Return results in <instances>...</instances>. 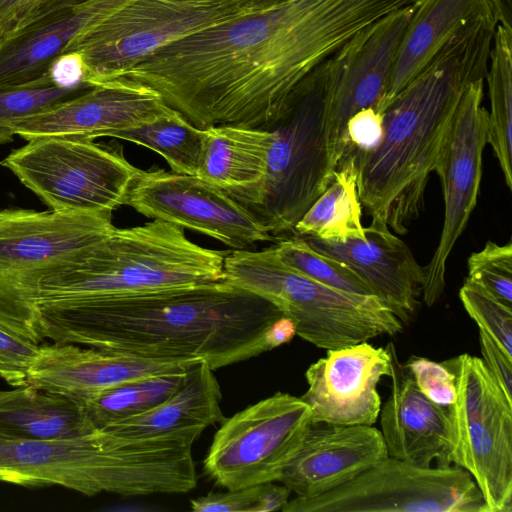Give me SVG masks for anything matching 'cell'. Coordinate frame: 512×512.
Returning <instances> with one entry per match:
<instances>
[{
  "mask_svg": "<svg viewBox=\"0 0 512 512\" xmlns=\"http://www.w3.org/2000/svg\"><path fill=\"white\" fill-rule=\"evenodd\" d=\"M410 2L279 0L170 43L113 80L150 88L201 129H267L342 45Z\"/></svg>",
  "mask_w": 512,
  "mask_h": 512,
  "instance_id": "obj_1",
  "label": "cell"
},
{
  "mask_svg": "<svg viewBox=\"0 0 512 512\" xmlns=\"http://www.w3.org/2000/svg\"><path fill=\"white\" fill-rule=\"evenodd\" d=\"M43 339L149 358H195L213 370L269 351L284 316L225 279L120 297L36 306Z\"/></svg>",
  "mask_w": 512,
  "mask_h": 512,
  "instance_id": "obj_2",
  "label": "cell"
},
{
  "mask_svg": "<svg viewBox=\"0 0 512 512\" xmlns=\"http://www.w3.org/2000/svg\"><path fill=\"white\" fill-rule=\"evenodd\" d=\"M498 22L482 7L383 112L379 143L352 152L362 208L404 235L425 206V191L466 88L486 77ZM348 156V155H347Z\"/></svg>",
  "mask_w": 512,
  "mask_h": 512,
  "instance_id": "obj_3",
  "label": "cell"
},
{
  "mask_svg": "<svg viewBox=\"0 0 512 512\" xmlns=\"http://www.w3.org/2000/svg\"><path fill=\"white\" fill-rule=\"evenodd\" d=\"M198 435L125 439L104 430L28 439L0 431V482L61 486L87 496L177 494L197 485L192 445Z\"/></svg>",
  "mask_w": 512,
  "mask_h": 512,
  "instance_id": "obj_4",
  "label": "cell"
},
{
  "mask_svg": "<svg viewBox=\"0 0 512 512\" xmlns=\"http://www.w3.org/2000/svg\"><path fill=\"white\" fill-rule=\"evenodd\" d=\"M227 253L201 247L183 228L152 220L114 228L99 242L41 273L26 296L43 303L120 297L224 279Z\"/></svg>",
  "mask_w": 512,
  "mask_h": 512,
  "instance_id": "obj_5",
  "label": "cell"
},
{
  "mask_svg": "<svg viewBox=\"0 0 512 512\" xmlns=\"http://www.w3.org/2000/svg\"><path fill=\"white\" fill-rule=\"evenodd\" d=\"M224 279L263 297L292 320L296 335L325 350L396 335L403 322L374 295L349 293L283 263L274 247L226 254Z\"/></svg>",
  "mask_w": 512,
  "mask_h": 512,
  "instance_id": "obj_6",
  "label": "cell"
},
{
  "mask_svg": "<svg viewBox=\"0 0 512 512\" xmlns=\"http://www.w3.org/2000/svg\"><path fill=\"white\" fill-rule=\"evenodd\" d=\"M274 134L268 172L248 208L274 236L291 231L328 188L339 166L331 137L323 64L300 86Z\"/></svg>",
  "mask_w": 512,
  "mask_h": 512,
  "instance_id": "obj_7",
  "label": "cell"
},
{
  "mask_svg": "<svg viewBox=\"0 0 512 512\" xmlns=\"http://www.w3.org/2000/svg\"><path fill=\"white\" fill-rule=\"evenodd\" d=\"M265 5L258 0H111L108 12L75 44L85 84L113 80L158 49Z\"/></svg>",
  "mask_w": 512,
  "mask_h": 512,
  "instance_id": "obj_8",
  "label": "cell"
},
{
  "mask_svg": "<svg viewBox=\"0 0 512 512\" xmlns=\"http://www.w3.org/2000/svg\"><path fill=\"white\" fill-rule=\"evenodd\" d=\"M112 214L0 210V327L40 344L26 296L36 278L109 235Z\"/></svg>",
  "mask_w": 512,
  "mask_h": 512,
  "instance_id": "obj_9",
  "label": "cell"
},
{
  "mask_svg": "<svg viewBox=\"0 0 512 512\" xmlns=\"http://www.w3.org/2000/svg\"><path fill=\"white\" fill-rule=\"evenodd\" d=\"M0 165L51 210L112 214L126 205L139 169L122 150L90 139L39 137L13 150Z\"/></svg>",
  "mask_w": 512,
  "mask_h": 512,
  "instance_id": "obj_10",
  "label": "cell"
},
{
  "mask_svg": "<svg viewBox=\"0 0 512 512\" xmlns=\"http://www.w3.org/2000/svg\"><path fill=\"white\" fill-rule=\"evenodd\" d=\"M442 362L456 383L455 401L447 406V465L472 476L487 512H512V400L482 359L464 353Z\"/></svg>",
  "mask_w": 512,
  "mask_h": 512,
  "instance_id": "obj_11",
  "label": "cell"
},
{
  "mask_svg": "<svg viewBox=\"0 0 512 512\" xmlns=\"http://www.w3.org/2000/svg\"><path fill=\"white\" fill-rule=\"evenodd\" d=\"M281 511L487 512V507L463 468L421 467L388 456L337 488L288 500Z\"/></svg>",
  "mask_w": 512,
  "mask_h": 512,
  "instance_id": "obj_12",
  "label": "cell"
},
{
  "mask_svg": "<svg viewBox=\"0 0 512 512\" xmlns=\"http://www.w3.org/2000/svg\"><path fill=\"white\" fill-rule=\"evenodd\" d=\"M312 422L301 398L276 392L221 422L204 471L227 490L280 481Z\"/></svg>",
  "mask_w": 512,
  "mask_h": 512,
  "instance_id": "obj_13",
  "label": "cell"
},
{
  "mask_svg": "<svg viewBox=\"0 0 512 512\" xmlns=\"http://www.w3.org/2000/svg\"><path fill=\"white\" fill-rule=\"evenodd\" d=\"M483 81L471 83L463 93L434 167L442 184L444 221L438 246L424 267L422 294L428 306L444 291L448 258L477 204L488 144Z\"/></svg>",
  "mask_w": 512,
  "mask_h": 512,
  "instance_id": "obj_14",
  "label": "cell"
},
{
  "mask_svg": "<svg viewBox=\"0 0 512 512\" xmlns=\"http://www.w3.org/2000/svg\"><path fill=\"white\" fill-rule=\"evenodd\" d=\"M126 205L153 220L214 238L233 250L274 239L248 207L196 175L140 170Z\"/></svg>",
  "mask_w": 512,
  "mask_h": 512,
  "instance_id": "obj_15",
  "label": "cell"
},
{
  "mask_svg": "<svg viewBox=\"0 0 512 512\" xmlns=\"http://www.w3.org/2000/svg\"><path fill=\"white\" fill-rule=\"evenodd\" d=\"M415 3L357 32L323 63L334 152L341 163L346 124L364 108H375L389 84L397 51Z\"/></svg>",
  "mask_w": 512,
  "mask_h": 512,
  "instance_id": "obj_16",
  "label": "cell"
},
{
  "mask_svg": "<svg viewBox=\"0 0 512 512\" xmlns=\"http://www.w3.org/2000/svg\"><path fill=\"white\" fill-rule=\"evenodd\" d=\"M392 371L389 346L365 341L329 349L306 370L308 389L300 398L310 407L313 422L370 426L381 410L377 385Z\"/></svg>",
  "mask_w": 512,
  "mask_h": 512,
  "instance_id": "obj_17",
  "label": "cell"
},
{
  "mask_svg": "<svg viewBox=\"0 0 512 512\" xmlns=\"http://www.w3.org/2000/svg\"><path fill=\"white\" fill-rule=\"evenodd\" d=\"M167 107L150 88L112 80L91 86L67 101L19 120L15 133L27 141L50 136L94 140L142 124Z\"/></svg>",
  "mask_w": 512,
  "mask_h": 512,
  "instance_id": "obj_18",
  "label": "cell"
},
{
  "mask_svg": "<svg viewBox=\"0 0 512 512\" xmlns=\"http://www.w3.org/2000/svg\"><path fill=\"white\" fill-rule=\"evenodd\" d=\"M197 360L200 359L149 358L52 342L39 345L27 382L42 390L74 397L132 380L184 373Z\"/></svg>",
  "mask_w": 512,
  "mask_h": 512,
  "instance_id": "obj_19",
  "label": "cell"
},
{
  "mask_svg": "<svg viewBox=\"0 0 512 512\" xmlns=\"http://www.w3.org/2000/svg\"><path fill=\"white\" fill-rule=\"evenodd\" d=\"M388 457L379 429L372 425L312 422L280 482L296 496L337 488Z\"/></svg>",
  "mask_w": 512,
  "mask_h": 512,
  "instance_id": "obj_20",
  "label": "cell"
},
{
  "mask_svg": "<svg viewBox=\"0 0 512 512\" xmlns=\"http://www.w3.org/2000/svg\"><path fill=\"white\" fill-rule=\"evenodd\" d=\"M317 251L351 268L403 322L414 315L425 270L406 243L383 222L371 220L365 239L328 241L304 237Z\"/></svg>",
  "mask_w": 512,
  "mask_h": 512,
  "instance_id": "obj_21",
  "label": "cell"
},
{
  "mask_svg": "<svg viewBox=\"0 0 512 512\" xmlns=\"http://www.w3.org/2000/svg\"><path fill=\"white\" fill-rule=\"evenodd\" d=\"M108 8L109 0H83L41 12L0 36V86L28 85L47 77L53 62L70 52Z\"/></svg>",
  "mask_w": 512,
  "mask_h": 512,
  "instance_id": "obj_22",
  "label": "cell"
},
{
  "mask_svg": "<svg viewBox=\"0 0 512 512\" xmlns=\"http://www.w3.org/2000/svg\"><path fill=\"white\" fill-rule=\"evenodd\" d=\"M392 388L379 413L381 435L389 457L430 467L447 465L450 420L447 406L434 403L418 389L411 374L399 366L393 345Z\"/></svg>",
  "mask_w": 512,
  "mask_h": 512,
  "instance_id": "obj_23",
  "label": "cell"
},
{
  "mask_svg": "<svg viewBox=\"0 0 512 512\" xmlns=\"http://www.w3.org/2000/svg\"><path fill=\"white\" fill-rule=\"evenodd\" d=\"M220 402L221 389L213 369L200 359L188 367L184 382L166 400L101 430L133 440L200 436L208 426L225 419Z\"/></svg>",
  "mask_w": 512,
  "mask_h": 512,
  "instance_id": "obj_24",
  "label": "cell"
},
{
  "mask_svg": "<svg viewBox=\"0 0 512 512\" xmlns=\"http://www.w3.org/2000/svg\"><path fill=\"white\" fill-rule=\"evenodd\" d=\"M205 131L204 150L196 176L223 189L248 207L265 182L273 132L240 125H216L205 128Z\"/></svg>",
  "mask_w": 512,
  "mask_h": 512,
  "instance_id": "obj_25",
  "label": "cell"
},
{
  "mask_svg": "<svg viewBox=\"0 0 512 512\" xmlns=\"http://www.w3.org/2000/svg\"><path fill=\"white\" fill-rule=\"evenodd\" d=\"M488 2L418 0L400 42L388 87L376 110L383 114L447 41Z\"/></svg>",
  "mask_w": 512,
  "mask_h": 512,
  "instance_id": "obj_26",
  "label": "cell"
},
{
  "mask_svg": "<svg viewBox=\"0 0 512 512\" xmlns=\"http://www.w3.org/2000/svg\"><path fill=\"white\" fill-rule=\"evenodd\" d=\"M69 397L27 384L0 390V431L28 439L68 438L96 430Z\"/></svg>",
  "mask_w": 512,
  "mask_h": 512,
  "instance_id": "obj_27",
  "label": "cell"
},
{
  "mask_svg": "<svg viewBox=\"0 0 512 512\" xmlns=\"http://www.w3.org/2000/svg\"><path fill=\"white\" fill-rule=\"evenodd\" d=\"M356 177L353 157L348 155L339 164L328 188L299 219L293 231L302 237L328 241L365 239Z\"/></svg>",
  "mask_w": 512,
  "mask_h": 512,
  "instance_id": "obj_28",
  "label": "cell"
},
{
  "mask_svg": "<svg viewBox=\"0 0 512 512\" xmlns=\"http://www.w3.org/2000/svg\"><path fill=\"white\" fill-rule=\"evenodd\" d=\"M110 137L156 152L166 160L174 173L197 175L206 131L193 125L181 113L168 106L152 119L137 126L117 130Z\"/></svg>",
  "mask_w": 512,
  "mask_h": 512,
  "instance_id": "obj_29",
  "label": "cell"
},
{
  "mask_svg": "<svg viewBox=\"0 0 512 512\" xmlns=\"http://www.w3.org/2000/svg\"><path fill=\"white\" fill-rule=\"evenodd\" d=\"M490 111L488 144L512 190V31L498 24L486 74Z\"/></svg>",
  "mask_w": 512,
  "mask_h": 512,
  "instance_id": "obj_30",
  "label": "cell"
},
{
  "mask_svg": "<svg viewBox=\"0 0 512 512\" xmlns=\"http://www.w3.org/2000/svg\"><path fill=\"white\" fill-rule=\"evenodd\" d=\"M186 372L132 380L69 398L82 408L95 428L104 429L166 400L182 385Z\"/></svg>",
  "mask_w": 512,
  "mask_h": 512,
  "instance_id": "obj_31",
  "label": "cell"
},
{
  "mask_svg": "<svg viewBox=\"0 0 512 512\" xmlns=\"http://www.w3.org/2000/svg\"><path fill=\"white\" fill-rule=\"evenodd\" d=\"M273 247L283 263L313 280L349 293L374 295L351 268L317 251L302 236L284 239Z\"/></svg>",
  "mask_w": 512,
  "mask_h": 512,
  "instance_id": "obj_32",
  "label": "cell"
},
{
  "mask_svg": "<svg viewBox=\"0 0 512 512\" xmlns=\"http://www.w3.org/2000/svg\"><path fill=\"white\" fill-rule=\"evenodd\" d=\"M91 86L61 87L49 75L42 80L21 86H0V145L13 141L19 120L45 111L67 101Z\"/></svg>",
  "mask_w": 512,
  "mask_h": 512,
  "instance_id": "obj_33",
  "label": "cell"
},
{
  "mask_svg": "<svg viewBox=\"0 0 512 512\" xmlns=\"http://www.w3.org/2000/svg\"><path fill=\"white\" fill-rule=\"evenodd\" d=\"M459 298L479 330L512 356V307L468 279L459 290Z\"/></svg>",
  "mask_w": 512,
  "mask_h": 512,
  "instance_id": "obj_34",
  "label": "cell"
},
{
  "mask_svg": "<svg viewBox=\"0 0 512 512\" xmlns=\"http://www.w3.org/2000/svg\"><path fill=\"white\" fill-rule=\"evenodd\" d=\"M466 279L512 307V243L504 245L488 241L467 261Z\"/></svg>",
  "mask_w": 512,
  "mask_h": 512,
  "instance_id": "obj_35",
  "label": "cell"
},
{
  "mask_svg": "<svg viewBox=\"0 0 512 512\" xmlns=\"http://www.w3.org/2000/svg\"><path fill=\"white\" fill-rule=\"evenodd\" d=\"M404 367L411 374L420 392L429 400L442 406H449L455 401V377L443 362L412 356Z\"/></svg>",
  "mask_w": 512,
  "mask_h": 512,
  "instance_id": "obj_36",
  "label": "cell"
},
{
  "mask_svg": "<svg viewBox=\"0 0 512 512\" xmlns=\"http://www.w3.org/2000/svg\"><path fill=\"white\" fill-rule=\"evenodd\" d=\"M39 344L0 327V378L12 387L27 385L28 370Z\"/></svg>",
  "mask_w": 512,
  "mask_h": 512,
  "instance_id": "obj_37",
  "label": "cell"
},
{
  "mask_svg": "<svg viewBox=\"0 0 512 512\" xmlns=\"http://www.w3.org/2000/svg\"><path fill=\"white\" fill-rule=\"evenodd\" d=\"M263 484L227 492H211L191 500V509L195 512H261Z\"/></svg>",
  "mask_w": 512,
  "mask_h": 512,
  "instance_id": "obj_38",
  "label": "cell"
},
{
  "mask_svg": "<svg viewBox=\"0 0 512 512\" xmlns=\"http://www.w3.org/2000/svg\"><path fill=\"white\" fill-rule=\"evenodd\" d=\"M383 130V114L375 108H364L352 115L346 124L345 153L367 152L380 141ZM342 159V160H343Z\"/></svg>",
  "mask_w": 512,
  "mask_h": 512,
  "instance_id": "obj_39",
  "label": "cell"
},
{
  "mask_svg": "<svg viewBox=\"0 0 512 512\" xmlns=\"http://www.w3.org/2000/svg\"><path fill=\"white\" fill-rule=\"evenodd\" d=\"M482 360L499 383L506 396L512 400V356H509L487 333L479 330Z\"/></svg>",
  "mask_w": 512,
  "mask_h": 512,
  "instance_id": "obj_40",
  "label": "cell"
},
{
  "mask_svg": "<svg viewBox=\"0 0 512 512\" xmlns=\"http://www.w3.org/2000/svg\"><path fill=\"white\" fill-rule=\"evenodd\" d=\"M48 0H0V36L10 33L32 17Z\"/></svg>",
  "mask_w": 512,
  "mask_h": 512,
  "instance_id": "obj_41",
  "label": "cell"
},
{
  "mask_svg": "<svg viewBox=\"0 0 512 512\" xmlns=\"http://www.w3.org/2000/svg\"><path fill=\"white\" fill-rule=\"evenodd\" d=\"M48 75L54 84L61 87L72 88L84 85L85 66L83 59L75 51L65 53L53 62Z\"/></svg>",
  "mask_w": 512,
  "mask_h": 512,
  "instance_id": "obj_42",
  "label": "cell"
},
{
  "mask_svg": "<svg viewBox=\"0 0 512 512\" xmlns=\"http://www.w3.org/2000/svg\"><path fill=\"white\" fill-rule=\"evenodd\" d=\"M296 335L295 325L291 319L282 316L267 329L265 339L270 350L290 342Z\"/></svg>",
  "mask_w": 512,
  "mask_h": 512,
  "instance_id": "obj_43",
  "label": "cell"
},
{
  "mask_svg": "<svg viewBox=\"0 0 512 512\" xmlns=\"http://www.w3.org/2000/svg\"><path fill=\"white\" fill-rule=\"evenodd\" d=\"M498 24L512 31V0H489Z\"/></svg>",
  "mask_w": 512,
  "mask_h": 512,
  "instance_id": "obj_44",
  "label": "cell"
},
{
  "mask_svg": "<svg viewBox=\"0 0 512 512\" xmlns=\"http://www.w3.org/2000/svg\"><path fill=\"white\" fill-rule=\"evenodd\" d=\"M80 1H83V0H48L45 3V5L38 11L37 14H39L41 12H44V11H47V10H50V9L58 8V7H61V6L78 3Z\"/></svg>",
  "mask_w": 512,
  "mask_h": 512,
  "instance_id": "obj_45",
  "label": "cell"
},
{
  "mask_svg": "<svg viewBox=\"0 0 512 512\" xmlns=\"http://www.w3.org/2000/svg\"><path fill=\"white\" fill-rule=\"evenodd\" d=\"M261 3H264V4H269V3H273V2H276V1H279V0H259Z\"/></svg>",
  "mask_w": 512,
  "mask_h": 512,
  "instance_id": "obj_46",
  "label": "cell"
}]
</instances>
